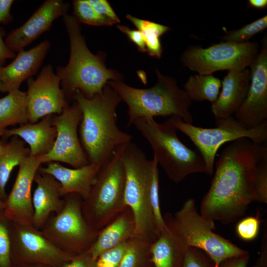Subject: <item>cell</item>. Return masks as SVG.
Segmentation results:
<instances>
[{
	"mask_svg": "<svg viewBox=\"0 0 267 267\" xmlns=\"http://www.w3.org/2000/svg\"><path fill=\"white\" fill-rule=\"evenodd\" d=\"M5 207L4 202L0 199V210H3Z\"/></svg>",
	"mask_w": 267,
	"mask_h": 267,
	"instance_id": "47",
	"label": "cell"
},
{
	"mask_svg": "<svg viewBox=\"0 0 267 267\" xmlns=\"http://www.w3.org/2000/svg\"><path fill=\"white\" fill-rule=\"evenodd\" d=\"M30 156L28 147L21 138L13 136L8 142L0 140V199L5 202V186L13 169Z\"/></svg>",
	"mask_w": 267,
	"mask_h": 267,
	"instance_id": "25",
	"label": "cell"
},
{
	"mask_svg": "<svg viewBox=\"0 0 267 267\" xmlns=\"http://www.w3.org/2000/svg\"><path fill=\"white\" fill-rule=\"evenodd\" d=\"M89 3L100 16L111 21L113 24L120 23V19L106 0H88Z\"/></svg>",
	"mask_w": 267,
	"mask_h": 267,
	"instance_id": "38",
	"label": "cell"
},
{
	"mask_svg": "<svg viewBox=\"0 0 267 267\" xmlns=\"http://www.w3.org/2000/svg\"><path fill=\"white\" fill-rule=\"evenodd\" d=\"M11 241L14 264H39L60 267L76 255L57 248L33 224L13 222Z\"/></svg>",
	"mask_w": 267,
	"mask_h": 267,
	"instance_id": "12",
	"label": "cell"
},
{
	"mask_svg": "<svg viewBox=\"0 0 267 267\" xmlns=\"http://www.w3.org/2000/svg\"><path fill=\"white\" fill-rule=\"evenodd\" d=\"M117 28L127 36L128 39L134 43L139 51L142 52L146 51L145 42L143 35L138 30L132 29L125 25H117Z\"/></svg>",
	"mask_w": 267,
	"mask_h": 267,
	"instance_id": "40",
	"label": "cell"
},
{
	"mask_svg": "<svg viewBox=\"0 0 267 267\" xmlns=\"http://www.w3.org/2000/svg\"><path fill=\"white\" fill-rule=\"evenodd\" d=\"M250 258L249 253L231 258L222 262L219 267H247Z\"/></svg>",
	"mask_w": 267,
	"mask_h": 267,
	"instance_id": "42",
	"label": "cell"
},
{
	"mask_svg": "<svg viewBox=\"0 0 267 267\" xmlns=\"http://www.w3.org/2000/svg\"><path fill=\"white\" fill-rule=\"evenodd\" d=\"M172 219L187 246L205 252L215 267L226 259L249 253L214 232L215 222L198 212L193 199L186 200L180 209L172 215Z\"/></svg>",
	"mask_w": 267,
	"mask_h": 267,
	"instance_id": "9",
	"label": "cell"
},
{
	"mask_svg": "<svg viewBox=\"0 0 267 267\" xmlns=\"http://www.w3.org/2000/svg\"><path fill=\"white\" fill-rule=\"evenodd\" d=\"M41 164L40 157L29 156L19 166L15 182L3 210L5 215L14 223L33 224L32 187Z\"/></svg>",
	"mask_w": 267,
	"mask_h": 267,
	"instance_id": "16",
	"label": "cell"
},
{
	"mask_svg": "<svg viewBox=\"0 0 267 267\" xmlns=\"http://www.w3.org/2000/svg\"><path fill=\"white\" fill-rule=\"evenodd\" d=\"M126 17L137 30L141 32L148 54L150 56L160 58L163 51L160 37L169 31L170 28L149 20L140 19L130 14L127 15Z\"/></svg>",
	"mask_w": 267,
	"mask_h": 267,
	"instance_id": "28",
	"label": "cell"
},
{
	"mask_svg": "<svg viewBox=\"0 0 267 267\" xmlns=\"http://www.w3.org/2000/svg\"><path fill=\"white\" fill-rule=\"evenodd\" d=\"M260 225V220L257 216L245 218L240 220L236 225L237 235L244 241H252L259 234Z\"/></svg>",
	"mask_w": 267,
	"mask_h": 267,
	"instance_id": "36",
	"label": "cell"
},
{
	"mask_svg": "<svg viewBox=\"0 0 267 267\" xmlns=\"http://www.w3.org/2000/svg\"><path fill=\"white\" fill-rule=\"evenodd\" d=\"M155 161L154 157L151 160L148 159L135 143L130 142L126 145L123 156L125 173V201L134 218L135 236L150 245L159 235L150 199Z\"/></svg>",
	"mask_w": 267,
	"mask_h": 267,
	"instance_id": "6",
	"label": "cell"
},
{
	"mask_svg": "<svg viewBox=\"0 0 267 267\" xmlns=\"http://www.w3.org/2000/svg\"><path fill=\"white\" fill-rule=\"evenodd\" d=\"M267 27V15L245 25L242 27L226 32L224 35L219 38L222 41L236 43H244L249 42L253 36L264 31Z\"/></svg>",
	"mask_w": 267,
	"mask_h": 267,
	"instance_id": "30",
	"label": "cell"
},
{
	"mask_svg": "<svg viewBox=\"0 0 267 267\" xmlns=\"http://www.w3.org/2000/svg\"><path fill=\"white\" fill-rule=\"evenodd\" d=\"M73 16L80 23L89 25L111 26L113 24L98 14L88 0L73 1Z\"/></svg>",
	"mask_w": 267,
	"mask_h": 267,
	"instance_id": "31",
	"label": "cell"
},
{
	"mask_svg": "<svg viewBox=\"0 0 267 267\" xmlns=\"http://www.w3.org/2000/svg\"><path fill=\"white\" fill-rule=\"evenodd\" d=\"M63 19L69 39L70 57L67 65L57 67L55 73L67 101L77 90L90 98L102 92L108 82L123 81L121 73L106 67L105 53L94 54L89 50L75 17L67 13Z\"/></svg>",
	"mask_w": 267,
	"mask_h": 267,
	"instance_id": "3",
	"label": "cell"
},
{
	"mask_svg": "<svg viewBox=\"0 0 267 267\" xmlns=\"http://www.w3.org/2000/svg\"><path fill=\"white\" fill-rule=\"evenodd\" d=\"M13 222L0 213V267H12L11 230Z\"/></svg>",
	"mask_w": 267,
	"mask_h": 267,
	"instance_id": "32",
	"label": "cell"
},
{
	"mask_svg": "<svg viewBox=\"0 0 267 267\" xmlns=\"http://www.w3.org/2000/svg\"><path fill=\"white\" fill-rule=\"evenodd\" d=\"M260 50L257 42L236 43L222 41L208 47L189 46L182 53L181 62L200 75L227 70L249 68Z\"/></svg>",
	"mask_w": 267,
	"mask_h": 267,
	"instance_id": "11",
	"label": "cell"
},
{
	"mask_svg": "<svg viewBox=\"0 0 267 267\" xmlns=\"http://www.w3.org/2000/svg\"><path fill=\"white\" fill-rule=\"evenodd\" d=\"M82 117L81 110L75 101L61 114L53 115L52 123L56 129V136L51 150L40 156L42 164L61 162L73 168H79L90 163L78 136V129Z\"/></svg>",
	"mask_w": 267,
	"mask_h": 267,
	"instance_id": "13",
	"label": "cell"
},
{
	"mask_svg": "<svg viewBox=\"0 0 267 267\" xmlns=\"http://www.w3.org/2000/svg\"><path fill=\"white\" fill-rule=\"evenodd\" d=\"M259 53L249 68L250 82L246 96L234 117L248 129L267 121V35L261 40Z\"/></svg>",
	"mask_w": 267,
	"mask_h": 267,
	"instance_id": "15",
	"label": "cell"
},
{
	"mask_svg": "<svg viewBox=\"0 0 267 267\" xmlns=\"http://www.w3.org/2000/svg\"><path fill=\"white\" fill-rule=\"evenodd\" d=\"M28 123L26 92L19 89L0 98V136L7 128Z\"/></svg>",
	"mask_w": 267,
	"mask_h": 267,
	"instance_id": "26",
	"label": "cell"
},
{
	"mask_svg": "<svg viewBox=\"0 0 267 267\" xmlns=\"http://www.w3.org/2000/svg\"><path fill=\"white\" fill-rule=\"evenodd\" d=\"M132 124L148 142L158 165L172 181L178 183L189 175L205 173L199 152L181 141L177 134L178 130L169 118L159 123L153 118H141Z\"/></svg>",
	"mask_w": 267,
	"mask_h": 267,
	"instance_id": "5",
	"label": "cell"
},
{
	"mask_svg": "<svg viewBox=\"0 0 267 267\" xmlns=\"http://www.w3.org/2000/svg\"><path fill=\"white\" fill-rule=\"evenodd\" d=\"M254 201L267 203V153L256 165L253 178Z\"/></svg>",
	"mask_w": 267,
	"mask_h": 267,
	"instance_id": "33",
	"label": "cell"
},
{
	"mask_svg": "<svg viewBox=\"0 0 267 267\" xmlns=\"http://www.w3.org/2000/svg\"><path fill=\"white\" fill-rule=\"evenodd\" d=\"M151 245L134 236L128 241L125 253L117 267H147L151 262Z\"/></svg>",
	"mask_w": 267,
	"mask_h": 267,
	"instance_id": "29",
	"label": "cell"
},
{
	"mask_svg": "<svg viewBox=\"0 0 267 267\" xmlns=\"http://www.w3.org/2000/svg\"><path fill=\"white\" fill-rule=\"evenodd\" d=\"M72 99L82 113L79 125L80 139L90 163L101 166L121 145L132 136L117 125L116 109L122 101L116 92L107 84L102 92L88 98L76 91Z\"/></svg>",
	"mask_w": 267,
	"mask_h": 267,
	"instance_id": "2",
	"label": "cell"
},
{
	"mask_svg": "<svg viewBox=\"0 0 267 267\" xmlns=\"http://www.w3.org/2000/svg\"><path fill=\"white\" fill-rule=\"evenodd\" d=\"M169 118L177 130L185 134L196 146L205 165V174L209 175L213 174L216 154L224 143L242 138L258 144L267 142V121L255 128L248 129L232 116L215 120V128H204L186 123L177 116Z\"/></svg>",
	"mask_w": 267,
	"mask_h": 267,
	"instance_id": "8",
	"label": "cell"
},
{
	"mask_svg": "<svg viewBox=\"0 0 267 267\" xmlns=\"http://www.w3.org/2000/svg\"><path fill=\"white\" fill-rule=\"evenodd\" d=\"M182 267H215L210 256L202 250L188 247L186 251Z\"/></svg>",
	"mask_w": 267,
	"mask_h": 267,
	"instance_id": "37",
	"label": "cell"
},
{
	"mask_svg": "<svg viewBox=\"0 0 267 267\" xmlns=\"http://www.w3.org/2000/svg\"><path fill=\"white\" fill-rule=\"evenodd\" d=\"M251 73L249 68L228 71L222 81L221 91L211 105L215 120L232 116L243 103L248 92Z\"/></svg>",
	"mask_w": 267,
	"mask_h": 267,
	"instance_id": "19",
	"label": "cell"
},
{
	"mask_svg": "<svg viewBox=\"0 0 267 267\" xmlns=\"http://www.w3.org/2000/svg\"><path fill=\"white\" fill-rule=\"evenodd\" d=\"M249 5L256 8H264L267 6V0H249Z\"/></svg>",
	"mask_w": 267,
	"mask_h": 267,
	"instance_id": "45",
	"label": "cell"
},
{
	"mask_svg": "<svg viewBox=\"0 0 267 267\" xmlns=\"http://www.w3.org/2000/svg\"><path fill=\"white\" fill-rule=\"evenodd\" d=\"M127 144L119 146L100 167L88 197L82 200L83 216L97 233L127 206L124 199L125 173L123 162Z\"/></svg>",
	"mask_w": 267,
	"mask_h": 267,
	"instance_id": "7",
	"label": "cell"
},
{
	"mask_svg": "<svg viewBox=\"0 0 267 267\" xmlns=\"http://www.w3.org/2000/svg\"><path fill=\"white\" fill-rule=\"evenodd\" d=\"M252 267H267V254L261 252L256 263Z\"/></svg>",
	"mask_w": 267,
	"mask_h": 267,
	"instance_id": "44",
	"label": "cell"
},
{
	"mask_svg": "<svg viewBox=\"0 0 267 267\" xmlns=\"http://www.w3.org/2000/svg\"><path fill=\"white\" fill-rule=\"evenodd\" d=\"M34 182L36 187L32 195L33 224L41 229L52 214L62 210L64 202L60 184L52 176L38 171Z\"/></svg>",
	"mask_w": 267,
	"mask_h": 267,
	"instance_id": "22",
	"label": "cell"
},
{
	"mask_svg": "<svg viewBox=\"0 0 267 267\" xmlns=\"http://www.w3.org/2000/svg\"><path fill=\"white\" fill-rule=\"evenodd\" d=\"M50 47V42L45 40L32 48L18 52L8 65H0V92L8 93L18 89L24 81L36 75Z\"/></svg>",
	"mask_w": 267,
	"mask_h": 267,
	"instance_id": "18",
	"label": "cell"
},
{
	"mask_svg": "<svg viewBox=\"0 0 267 267\" xmlns=\"http://www.w3.org/2000/svg\"><path fill=\"white\" fill-rule=\"evenodd\" d=\"M163 218L167 227L151 245V263L154 267H182L188 247L174 223L172 214L166 213Z\"/></svg>",
	"mask_w": 267,
	"mask_h": 267,
	"instance_id": "20",
	"label": "cell"
},
{
	"mask_svg": "<svg viewBox=\"0 0 267 267\" xmlns=\"http://www.w3.org/2000/svg\"><path fill=\"white\" fill-rule=\"evenodd\" d=\"M135 223L131 209L127 206L104 227L88 251L96 261L104 251L125 243L135 236Z\"/></svg>",
	"mask_w": 267,
	"mask_h": 267,
	"instance_id": "24",
	"label": "cell"
},
{
	"mask_svg": "<svg viewBox=\"0 0 267 267\" xmlns=\"http://www.w3.org/2000/svg\"><path fill=\"white\" fill-rule=\"evenodd\" d=\"M53 115L44 117L35 123L28 122L17 128L7 129L1 137L7 139L18 136L28 145L30 156H43L51 150L56 136V129L52 123Z\"/></svg>",
	"mask_w": 267,
	"mask_h": 267,
	"instance_id": "23",
	"label": "cell"
},
{
	"mask_svg": "<svg viewBox=\"0 0 267 267\" xmlns=\"http://www.w3.org/2000/svg\"><path fill=\"white\" fill-rule=\"evenodd\" d=\"M13 0H0V25L7 24L13 20L10 9Z\"/></svg>",
	"mask_w": 267,
	"mask_h": 267,
	"instance_id": "41",
	"label": "cell"
},
{
	"mask_svg": "<svg viewBox=\"0 0 267 267\" xmlns=\"http://www.w3.org/2000/svg\"><path fill=\"white\" fill-rule=\"evenodd\" d=\"M127 247L128 241L104 251L96 259L95 267H117Z\"/></svg>",
	"mask_w": 267,
	"mask_h": 267,
	"instance_id": "35",
	"label": "cell"
},
{
	"mask_svg": "<svg viewBox=\"0 0 267 267\" xmlns=\"http://www.w3.org/2000/svg\"><path fill=\"white\" fill-rule=\"evenodd\" d=\"M159 189V169L158 164L156 160L152 171L150 190V199L155 222L160 233L161 231L167 227V226L161 212Z\"/></svg>",
	"mask_w": 267,
	"mask_h": 267,
	"instance_id": "34",
	"label": "cell"
},
{
	"mask_svg": "<svg viewBox=\"0 0 267 267\" xmlns=\"http://www.w3.org/2000/svg\"><path fill=\"white\" fill-rule=\"evenodd\" d=\"M14 267H51L39 264H17L14 265Z\"/></svg>",
	"mask_w": 267,
	"mask_h": 267,
	"instance_id": "46",
	"label": "cell"
},
{
	"mask_svg": "<svg viewBox=\"0 0 267 267\" xmlns=\"http://www.w3.org/2000/svg\"><path fill=\"white\" fill-rule=\"evenodd\" d=\"M16 54L6 45L0 33V65L2 66L5 61L8 59L14 58Z\"/></svg>",
	"mask_w": 267,
	"mask_h": 267,
	"instance_id": "43",
	"label": "cell"
},
{
	"mask_svg": "<svg viewBox=\"0 0 267 267\" xmlns=\"http://www.w3.org/2000/svg\"><path fill=\"white\" fill-rule=\"evenodd\" d=\"M101 166L92 163L79 168H69L59 162H51L38 171L54 177L60 184L62 197L72 193L78 194L83 200L89 196Z\"/></svg>",
	"mask_w": 267,
	"mask_h": 267,
	"instance_id": "21",
	"label": "cell"
},
{
	"mask_svg": "<svg viewBox=\"0 0 267 267\" xmlns=\"http://www.w3.org/2000/svg\"><path fill=\"white\" fill-rule=\"evenodd\" d=\"M63 197L62 210L52 214L41 230L60 250L74 255L81 254L89 249L98 233L91 229L83 216L81 196L72 193Z\"/></svg>",
	"mask_w": 267,
	"mask_h": 267,
	"instance_id": "10",
	"label": "cell"
},
{
	"mask_svg": "<svg viewBox=\"0 0 267 267\" xmlns=\"http://www.w3.org/2000/svg\"><path fill=\"white\" fill-rule=\"evenodd\" d=\"M267 153L266 143H255L246 138L226 146L216 162L210 186L201 201L200 213L224 224L243 216L254 201L256 165Z\"/></svg>",
	"mask_w": 267,
	"mask_h": 267,
	"instance_id": "1",
	"label": "cell"
},
{
	"mask_svg": "<svg viewBox=\"0 0 267 267\" xmlns=\"http://www.w3.org/2000/svg\"><path fill=\"white\" fill-rule=\"evenodd\" d=\"M61 80L50 64L44 66L36 79L27 80L28 122L35 123L44 117L58 115L68 105Z\"/></svg>",
	"mask_w": 267,
	"mask_h": 267,
	"instance_id": "14",
	"label": "cell"
},
{
	"mask_svg": "<svg viewBox=\"0 0 267 267\" xmlns=\"http://www.w3.org/2000/svg\"><path fill=\"white\" fill-rule=\"evenodd\" d=\"M222 87V81L211 75L190 76L184 85V90L192 101L207 100L214 103L218 98Z\"/></svg>",
	"mask_w": 267,
	"mask_h": 267,
	"instance_id": "27",
	"label": "cell"
},
{
	"mask_svg": "<svg viewBox=\"0 0 267 267\" xmlns=\"http://www.w3.org/2000/svg\"><path fill=\"white\" fill-rule=\"evenodd\" d=\"M70 4L62 0H47L20 27L11 31L5 40L7 47L18 52L49 30L53 22L67 14Z\"/></svg>",
	"mask_w": 267,
	"mask_h": 267,
	"instance_id": "17",
	"label": "cell"
},
{
	"mask_svg": "<svg viewBox=\"0 0 267 267\" xmlns=\"http://www.w3.org/2000/svg\"><path fill=\"white\" fill-rule=\"evenodd\" d=\"M156 72V83L147 89L133 88L123 81L107 83L128 107V126L137 119L155 116H177L192 124L189 111L192 101L185 91L178 86L174 78L163 75L157 69Z\"/></svg>",
	"mask_w": 267,
	"mask_h": 267,
	"instance_id": "4",
	"label": "cell"
},
{
	"mask_svg": "<svg viewBox=\"0 0 267 267\" xmlns=\"http://www.w3.org/2000/svg\"><path fill=\"white\" fill-rule=\"evenodd\" d=\"M95 263L96 261L92 259L89 252L87 251L75 255L60 267H95Z\"/></svg>",
	"mask_w": 267,
	"mask_h": 267,
	"instance_id": "39",
	"label": "cell"
}]
</instances>
